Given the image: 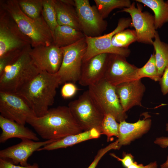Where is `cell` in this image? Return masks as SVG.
Here are the masks:
<instances>
[{"label": "cell", "instance_id": "obj_1", "mask_svg": "<svg viewBox=\"0 0 168 168\" xmlns=\"http://www.w3.org/2000/svg\"><path fill=\"white\" fill-rule=\"evenodd\" d=\"M26 123L41 138L46 140L57 141L83 131L68 106H58L49 109L43 115L29 118Z\"/></svg>", "mask_w": 168, "mask_h": 168}, {"label": "cell", "instance_id": "obj_2", "mask_svg": "<svg viewBox=\"0 0 168 168\" xmlns=\"http://www.w3.org/2000/svg\"><path fill=\"white\" fill-rule=\"evenodd\" d=\"M59 85L57 73L41 71L16 93L25 100L36 117H40L54 104Z\"/></svg>", "mask_w": 168, "mask_h": 168}, {"label": "cell", "instance_id": "obj_3", "mask_svg": "<svg viewBox=\"0 0 168 168\" xmlns=\"http://www.w3.org/2000/svg\"><path fill=\"white\" fill-rule=\"evenodd\" d=\"M0 7L9 14L21 31L30 38L32 48L53 43V32L42 16L37 19L28 16L21 10L17 0H0Z\"/></svg>", "mask_w": 168, "mask_h": 168}, {"label": "cell", "instance_id": "obj_4", "mask_svg": "<svg viewBox=\"0 0 168 168\" xmlns=\"http://www.w3.org/2000/svg\"><path fill=\"white\" fill-rule=\"evenodd\" d=\"M30 46L24 49L0 74V91L17 92L40 72L29 53Z\"/></svg>", "mask_w": 168, "mask_h": 168}, {"label": "cell", "instance_id": "obj_5", "mask_svg": "<svg viewBox=\"0 0 168 168\" xmlns=\"http://www.w3.org/2000/svg\"><path fill=\"white\" fill-rule=\"evenodd\" d=\"M88 87L92 99L105 115H112L119 123L125 120L127 116L120 104L115 86L103 78Z\"/></svg>", "mask_w": 168, "mask_h": 168}, {"label": "cell", "instance_id": "obj_6", "mask_svg": "<svg viewBox=\"0 0 168 168\" xmlns=\"http://www.w3.org/2000/svg\"><path fill=\"white\" fill-rule=\"evenodd\" d=\"M68 107L83 131L94 128L101 133V125L105 114L95 104L88 90L77 99L70 101Z\"/></svg>", "mask_w": 168, "mask_h": 168}, {"label": "cell", "instance_id": "obj_7", "mask_svg": "<svg viewBox=\"0 0 168 168\" xmlns=\"http://www.w3.org/2000/svg\"><path fill=\"white\" fill-rule=\"evenodd\" d=\"M87 47L85 37L72 44L61 47L63 52V59L57 73L60 85L68 82L75 83L78 82Z\"/></svg>", "mask_w": 168, "mask_h": 168}, {"label": "cell", "instance_id": "obj_8", "mask_svg": "<svg viewBox=\"0 0 168 168\" xmlns=\"http://www.w3.org/2000/svg\"><path fill=\"white\" fill-rule=\"evenodd\" d=\"M31 44L30 40L21 31L12 17L0 7V57L22 50Z\"/></svg>", "mask_w": 168, "mask_h": 168}, {"label": "cell", "instance_id": "obj_9", "mask_svg": "<svg viewBox=\"0 0 168 168\" xmlns=\"http://www.w3.org/2000/svg\"><path fill=\"white\" fill-rule=\"evenodd\" d=\"M131 23V18H121L119 19L116 28L108 34L94 37L85 35L87 47L82 62L97 55L104 53L117 54L126 58L129 56L131 53L130 49L115 47L112 45L111 40L114 35L132 27Z\"/></svg>", "mask_w": 168, "mask_h": 168}, {"label": "cell", "instance_id": "obj_10", "mask_svg": "<svg viewBox=\"0 0 168 168\" xmlns=\"http://www.w3.org/2000/svg\"><path fill=\"white\" fill-rule=\"evenodd\" d=\"M0 113L3 117L25 125L27 120L36 116L19 94L0 91Z\"/></svg>", "mask_w": 168, "mask_h": 168}, {"label": "cell", "instance_id": "obj_11", "mask_svg": "<svg viewBox=\"0 0 168 168\" xmlns=\"http://www.w3.org/2000/svg\"><path fill=\"white\" fill-rule=\"evenodd\" d=\"M74 1L81 31L85 35H101L106 29L108 23L102 18L96 6L91 5L88 0Z\"/></svg>", "mask_w": 168, "mask_h": 168}, {"label": "cell", "instance_id": "obj_12", "mask_svg": "<svg viewBox=\"0 0 168 168\" xmlns=\"http://www.w3.org/2000/svg\"><path fill=\"white\" fill-rule=\"evenodd\" d=\"M142 9L140 4L136 7L134 2L129 7L124 8L117 12H125L130 14L131 26L135 29L137 42L152 44L156 31L154 26V16L147 11L142 12Z\"/></svg>", "mask_w": 168, "mask_h": 168}, {"label": "cell", "instance_id": "obj_13", "mask_svg": "<svg viewBox=\"0 0 168 168\" xmlns=\"http://www.w3.org/2000/svg\"><path fill=\"white\" fill-rule=\"evenodd\" d=\"M138 69L129 63L126 57L109 54L104 78L110 84L116 86L124 82L138 79Z\"/></svg>", "mask_w": 168, "mask_h": 168}, {"label": "cell", "instance_id": "obj_14", "mask_svg": "<svg viewBox=\"0 0 168 168\" xmlns=\"http://www.w3.org/2000/svg\"><path fill=\"white\" fill-rule=\"evenodd\" d=\"M29 53L34 63L41 71L56 73L61 65L63 50L53 43L48 46L40 45L31 47Z\"/></svg>", "mask_w": 168, "mask_h": 168}, {"label": "cell", "instance_id": "obj_15", "mask_svg": "<svg viewBox=\"0 0 168 168\" xmlns=\"http://www.w3.org/2000/svg\"><path fill=\"white\" fill-rule=\"evenodd\" d=\"M57 141L54 140L36 141L28 139H21L20 143L0 151V158L7 159L14 164L26 166L29 158L42 147Z\"/></svg>", "mask_w": 168, "mask_h": 168}, {"label": "cell", "instance_id": "obj_16", "mask_svg": "<svg viewBox=\"0 0 168 168\" xmlns=\"http://www.w3.org/2000/svg\"><path fill=\"white\" fill-rule=\"evenodd\" d=\"M109 54H99L82 62L80 85L89 86L104 78Z\"/></svg>", "mask_w": 168, "mask_h": 168}, {"label": "cell", "instance_id": "obj_17", "mask_svg": "<svg viewBox=\"0 0 168 168\" xmlns=\"http://www.w3.org/2000/svg\"><path fill=\"white\" fill-rule=\"evenodd\" d=\"M115 87L120 104L125 112L135 106H142L146 87L138 79L119 84Z\"/></svg>", "mask_w": 168, "mask_h": 168}, {"label": "cell", "instance_id": "obj_18", "mask_svg": "<svg viewBox=\"0 0 168 168\" xmlns=\"http://www.w3.org/2000/svg\"><path fill=\"white\" fill-rule=\"evenodd\" d=\"M149 117L147 114L143 119H139L134 123H128L125 120L119 123V134L117 140L119 148L122 146L130 144L149 130L152 124Z\"/></svg>", "mask_w": 168, "mask_h": 168}, {"label": "cell", "instance_id": "obj_19", "mask_svg": "<svg viewBox=\"0 0 168 168\" xmlns=\"http://www.w3.org/2000/svg\"><path fill=\"white\" fill-rule=\"evenodd\" d=\"M0 127L2 133L0 142L3 143L12 138L28 139L36 141L39 140L37 134L25 125L6 119L0 115Z\"/></svg>", "mask_w": 168, "mask_h": 168}, {"label": "cell", "instance_id": "obj_20", "mask_svg": "<svg viewBox=\"0 0 168 168\" xmlns=\"http://www.w3.org/2000/svg\"><path fill=\"white\" fill-rule=\"evenodd\" d=\"M101 135V133L98 130L92 128L67 136L42 147L38 151H51L66 148L86 141L98 138Z\"/></svg>", "mask_w": 168, "mask_h": 168}, {"label": "cell", "instance_id": "obj_21", "mask_svg": "<svg viewBox=\"0 0 168 168\" xmlns=\"http://www.w3.org/2000/svg\"><path fill=\"white\" fill-rule=\"evenodd\" d=\"M54 3L58 25L70 26L82 31L75 7L62 0H54Z\"/></svg>", "mask_w": 168, "mask_h": 168}, {"label": "cell", "instance_id": "obj_22", "mask_svg": "<svg viewBox=\"0 0 168 168\" xmlns=\"http://www.w3.org/2000/svg\"><path fill=\"white\" fill-rule=\"evenodd\" d=\"M85 37L83 33L71 27L58 25L53 33V44L63 47L72 44Z\"/></svg>", "mask_w": 168, "mask_h": 168}, {"label": "cell", "instance_id": "obj_23", "mask_svg": "<svg viewBox=\"0 0 168 168\" xmlns=\"http://www.w3.org/2000/svg\"><path fill=\"white\" fill-rule=\"evenodd\" d=\"M151 9L154 13L156 30L168 22V3L163 0H136Z\"/></svg>", "mask_w": 168, "mask_h": 168}, {"label": "cell", "instance_id": "obj_24", "mask_svg": "<svg viewBox=\"0 0 168 168\" xmlns=\"http://www.w3.org/2000/svg\"><path fill=\"white\" fill-rule=\"evenodd\" d=\"M152 45L155 51L156 64L158 73L161 78L166 68L168 66V44L161 40L156 31Z\"/></svg>", "mask_w": 168, "mask_h": 168}, {"label": "cell", "instance_id": "obj_25", "mask_svg": "<svg viewBox=\"0 0 168 168\" xmlns=\"http://www.w3.org/2000/svg\"><path fill=\"white\" fill-rule=\"evenodd\" d=\"M96 6L103 19L107 17L114 9L129 7L132 4L129 0H94Z\"/></svg>", "mask_w": 168, "mask_h": 168}, {"label": "cell", "instance_id": "obj_26", "mask_svg": "<svg viewBox=\"0 0 168 168\" xmlns=\"http://www.w3.org/2000/svg\"><path fill=\"white\" fill-rule=\"evenodd\" d=\"M17 1L21 11L29 17L37 19L42 16L43 0H17Z\"/></svg>", "mask_w": 168, "mask_h": 168}, {"label": "cell", "instance_id": "obj_27", "mask_svg": "<svg viewBox=\"0 0 168 168\" xmlns=\"http://www.w3.org/2000/svg\"><path fill=\"white\" fill-rule=\"evenodd\" d=\"M137 35L135 30L124 29L112 37V45L116 47L128 48L132 43L137 41Z\"/></svg>", "mask_w": 168, "mask_h": 168}, {"label": "cell", "instance_id": "obj_28", "mask_svg": "<svg viewBox=\"0 0 168 168\" xmlns=\"http://www.w3.org/2000/svg\"><path fill=\"white\" fill-rule=\"evenodd\" d=\"M42 16L53 32L58 25L55 9L54 0H43Z\"/></svg>", "mask_w": 168, "mask_h": 168}, {"label": "cell", "instance_id": "obj_29", "mask_svg": "<svg viewBox=\"0 0 168 168\" xmlns=\"http://www.w3.org/2000/svg\"><path fill=\"white\" fill-rule=\"evenodd\" d=\"M138 79L147 77L155 81H160L161 77L159 75L156 64L155 54H152L147 63L138 71Z\"/></svg>", "mask_w": 168, "mask_h": 168}, {"label": "cell", "instance_id": "obj_30", "mask_svg": "<svg viewBox=\"0 0 168 168\" xmlns=\"http://www.w3.org/2000/svg\"><path fill=\"white\" fill-rule=\"evenodd\" d=\"M119 125V123L113 116L110 114H105L101 125V134L106 136L108 142L113 136L118 138Z\"/></svg>", "mask_w": 168, "mask_h": 168}, {"label": "cell", "instance_id": "obj_31", "mask_svg": "<svg viewBox=\"0 0 168 168\" xmlns=\"http://www.w3.org/2000/svg\"><path fill=\"white\" fill-rule=\"evenodd\" d=\"M24 50L14 52L0 57V74L5 67L15 60Z\"/></svg>", "mask_w": 168, "mask_h": 168}, {"label": "cell", "instance_id": "obj_32", "mask_svg": "<svg viewBox=\"0 0 168 168\" xmlns=\"http://www.w3.org/2000/svg\"><path fill=\"white\" fill-rule=\"evenodd\" d=\"M78 88L75 83L68 82L63 84L62 87L61 93L64 99H68L74 96L77 93Z\"/></svg>", "mask_w": 168, "mask_h": 168}, {"label": "cell", "instance_id": "obj_33", "mask_svg": "<svg viewBox=\"0 0 168 168\" xmlns=\"http://www.w3.org/2000/svg\"><path fill=\"white\" fill-rule=\"evenodd\" d=\"M0 168H39V166L36 163L22 166L14 164L9 159L0 158Z\"/></svg>", "mask_w": 168, "mask_h": 168}, {"label": "cell", "instance_id": "obj_34", "mask_svg": "<svg viewBox=\"0 0 168 168\" xmlns=\"http://www.w3.org/2000/svg\"><path fill=\"white\" fill-rule=\"evenodd\" d=\"M112 149V146L109 144L105 147L99 149L95 156L94 160L87 168H96L103 156Z\"/></svg>", "mask_w": 168, "mask_h": 168}, {"label": "cell", "instance_id": "obj_35", "mask_svg": "<svg viewBox=\"0 0 168 168\" xmlns=\"http://www.w3.org/2000/svg\"><path fill=\"white\" fill-rule=\"evenodd\" d=\"M110 155L119 161H120L123 166L125 168H127L134 162V157L131 154L124 153L122 158L119 157L113 153H111Z\"/></svg>", "mask_w": 168, "mask_h": 168}, {"label": "cell", "instance_id": "obj_36", "mask_svg": "<svg viewBox=\"0 0 168 168\" xmlns=\"http://www.w3.org/2000/svg\"><path fill=\"white\" fill-rule=\"evenodd\" d=\"M161 91L165 95L168 93V66L165 70L159 81Z\"/></svg>", "mask_w": 168, "mask_h": 168}, {"label": "cell", "instance_id": "obj_37", "mask_svg": "<svg viewBox=\"0 0 168 168\" xmlns=\"http://www.w3.org/2000/svg\"><path fill=\"white\" fill-rule=\"evenodd\" d=\"M154 142L162 148L167 147H168V137H161L157 138L155 140Z\"/></svg>", "mask_w": 168, "mask_h": 168}, {"label": "cell", "instance_id": "obj_38", "mask_svg": "<svg viewBox=\"0 0 168 168\" xmlns=\"http://www.w3.org/2000/svg\"><path fill=\"white\" fill-rule=\"evenodd\" d=\"M146 166H144L142 164H138L135 161L131 165L127 168H145Z\"/></svg>", "mask_w": 168, "mask_h": 168}, {"label": "cell", "instance_id": "obj_39", "mask_svg": "<svg viewBox=\"0 0 168 168\" xmlns=\"http://www.w3.org/2000/svg\"><path fill=\"white\" fill-rule=\"evenodd\" d=\"M157 164L156 161L151 162L146 166L145 168H157Z\"/></svg>", "mask_w": 168, "mask_h": 168}, {"label": "cell", "instance_id": "obj_40", "mask_svg": "<svg viewBox=\"0 0 168 168\" xmlns=\"http://www.w3.org/2000/svg\"><path fill=\"white\" fill-rule=\"evenodd\" d=\"M161 168H168V156L165 162L161 165Z\"/></svg>", "mask_w": 168, "mask_h": 168}, {"label": "cell", "instance_id": "obj_41", "mask_svg": "<svg viewBox=\"0 0 168 168\" xmlns=\"http://www.w3.org/2000/svg\"><path fill=\"white\" fill-rule=\"evenodd\" d=\"M166 130L168 132V123H167L166 124Z\"/></svg>", "mask_w": 168, "mask_h": 168}, {"label": "cell", "instance_id": "obj_42", "mask_svg": "<svg viewBox=\"0 0 168 168\" xmlns=\"http://www.w3.org/2000/svg\"><path fill=\"white\" fill-rule=\"evenodd\" d=\"M167 3H168V0H167V1H166Z\"/></svg>", "mask_w": 168, "mask_h": 168}]
</instances>
